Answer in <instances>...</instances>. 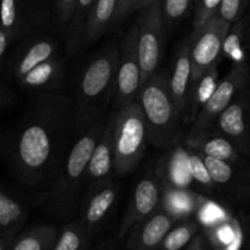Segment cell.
I'll return each mask as SVG.
<instances>
[{"label": "cell", "instance_id": "21", "mask_svg": "<svg viewBox=\"0 0 250 250\" xmlns=\"http://www.w3.org/2000/svg\"><path fill=\"white\" fill-rule=\"evenodd\" d=\"M204 199L195 193L186 190V188H177L172 186H166L163 193L161 207L176 220L185 219L192 212H198Z\"/></svg>", "mask_w": 250, "mask_h": 250}, {"label": "cell", "instance_id": "6", "mask_svg": "<svg viewBox=\"0 0 250 250\" xmlns=\"http://www.w3.org/2000/svg\"><path fill=\"white\" fill-rule=\"evenodd\" d=\"M250 87V70L244 61L236 62L226 77L219 82L210 99L203 105L193 120L187 137L197 136L214 126L220 115L243 90Z\"/></svg>", "mask_w": 250, "mask_h": 250}, {"label": "cell", "instance_id": "1", "mask_svg": "<svg viewBox=\"0 0 250 250\" xmlns=\"http://www.w3.org/2000/svg\"><path fill=\"white\" fill-rule=\"evenodd\" d=\"M70 134H76L75 100L54 92L34 95L5 144L9 166L17 180L39 187L56 177Z\"/></svg>", "mask_w": 250, "mask_h": 250}, {"label": "cell", "instance_id": "16", "mask_svg": "<svg viewBox=\"0 0 250 250\" xmlns=\"http://www.w3.org/2000/svg\"><path fill=\"white\" fill-rule=\"evenodd\" d=\"M170 90L173 100L187 122L189 93L192 85V59H190V38L186 39L178 48L173 60L172 71L168 76Z\"/></svg>", "mask_w": 250, "mask_h": 250}, {"label": "cell", "instance_id": "12", "mask_svg": "<svg viewBox=\"0 0 250 250\" xmlns=\"http://www.w3.org/2000/svg\"><path fill=\"white\" fill-rule=\"evenodd\" d=\"M117 186L111 177L89 183L82 204L83 226L94 233L106 220L117 199Z\"/></svg>", "mask_w": 250, "mask_h": 250}, {"label": "cell", "instance_id": "23", "mask_svg": "<svg viewBox=\"0 0 250 250\" xmlns=\"http://www.w3.org/2000/svg\"><path fill=\"white\" fill-rule=\"evenodd\" d=\"M97 0H78L75 15L66 32V46L71 55L81 50L85 43L88 21Z\"/></svg>", "mask_w": 250, "mask_h": 250}, {"label": "cell", "instance_id": "38", "mask_svg": "<svg viewBox=\"0 0 250 250\" xmlns=\"http://www.w3.org/2000/svg\"><path fill=\"white\" fill-rule=\"evenodd\" d=\"M199 1H200V0H193V2H194L195 5H198V4H199Z\"/></svg>", "mask_w": 250, "mask_h": 250}, {"label": "cell", "instance_id": "18", "mask_svg": "<svg viewBox=\"0 0 250 250\" xmlns=\"http://www.w3.org/2000/svg\"><path fill=\"white\" fill-rule=\"evenodd\" d=\"M186 146L188 149H192L202 155L220 160L241 163L248 159L242 155L234 144L219 129L215 132L210 128L197 136L186 137Z\"/></svg>", "mask_w": 250, "mask_h": 250}, {"label": "cell", "instance_id": "11", "mask_svg": "<svg viewBox=\"0 0 250 250\" xmlns=\"http://www.w3.org/2000/svg\"><path fill=\"white\" fill-rule=\"evenodd\" d=\"M216 124L217 129L234 144L239 153L250 159V87L220 115Z\"/></svg>", "mask_w": 250, "mask_h": 250}, {"label": "cell", "instance_id": "8", "mask_svg": "<svg viewBox=\"0 0 250 250\" xmlns=\"http://www.w3.org/2000/svg\"><path fill=\"white\" fill-rule=\"evenodd\" d=\"M138 24H132L120 44L114 104L117 109L136 102L142 89V67L138 50Z\"/></svg>", "mask_w": 250, "mask_h": 250}, {"label": "cell", "instance_id": "36", "mask_svg": "<svg viewBox=\"0 0 250 250\" xmlns=\"http://www.w3.org/2000/svg\"><path fill=\"white\" fill-rule=\"evenodd\" d=\"M158 2H161V0H138L136 5V10L142 11V10L146 9V7L151 6L154 4H158Z\"/></svg>", "mask_w": 250, "mask_h": 250}, {"label": "cell", "instance_id": "26", "mask_svg": "<svg viewBox=\"0 0 250 250\" xmlns=\"http://www.w3.org/2000/svg\"><path fill=\"white\" fill-rule=\"evenodd\" d=\"M90 236L81 221L70 224L59 232L53 250H88Z\"/></svg>", "mask_w": 250, "mask_h": 250}, {"label": "cell", "instance_id": "30", "mask_svg": "<svg viewBox=\"0 0 250 250\" xmlns=\"http://www.w3.org/2000/svg\"><path fill=\"white\" fill-rule=\"evenodd\" d=\"M222 0H200L195 10L194 20H193V27L194 29L200 28L204 26L210 19L219 14L220 6Z\"/></svg>", "mask_w": 250, "mask_h": 250}, {"label": "cell", "instance_id": "32", "mask_svg": "<svg viewBox=\"0 0 250 250\" xmlns=\"http://www.w3.org/2000/svg\"><path fill=\"white\" fill-rule=\"evenodd\" d=\"M248 0H222L219 14L231 23H236L242 17Z\"/></svg>", "mask_w": 250, "mask_h": 250}, {"label": "cell", "instance_id": "24", "mask_svg": "<svg viewBox=\"0 0 250 250\" xmlns=\"http://www.w3.org/2000/svg\"><path fill=\"white\" fill-rule=\"evenodd\" d=\"M1 28L14 42L27 33L28 27L23 0H1Z\"/></svg>", "mask_w": 250, "mask_h": 250}, {"label": "cell", "instance_id": "15", "mask_svg": "<svg viewBox=\"0 0 250 250\" xmlns=\"http://www.w3.org/2000/svg\"><path fill=\"white\" fill-rule=\"evenodd\" d=\"M176 219L160 205L131 229L127 250H156L172 229Z\"/></svg>", "mask_w": 250, "mask_h": 250}, {"label": "cell", "instance_id": "37", "mask_svg": "<svg viewBox=\"0 0 250 250\" xmlns=\"http://www.w3.org/2000/svg\"><path fill=\"white\" fill-rule=\"evenodd\" d=\"M214 250H229L227 247H221V246H214Z\"/></svg>", "mask_w": 250, "mask_h": 250}, {"label": "cell", "instance_id": "27", "mask_svg": "<svg viewBox=\"0 0 250 250\" xmlns=\"http://www.w3.org/2000/svg\"><path fill=\"white\" fill-rule=\"evenodd\" d=\"M199 225L197 221H185L171 229L167 236L163 241L160 250H181L194 239L197 236Z\"/></svg>", "mask_w": 250, "mask_h": 250}, {"label": "cell", "instance_id": "20", "mask_svg": "<svg viewBox=\"0 0 250 250\" xmlns=\"http://www.w3.org/2000/svg\"><path fill=\"white\" fill-rule=\"evenodd\" d=\"M65 61L59 56L49 59L29 71L17 82L21 88L32 92H54L65 81Z\"/></svg>", "mask_w": 250, "mask_h": 250}, {"label": "cell", "instance_id": "34", "mask_svg": "<svg viewBox=\"0 0 250 250\" xmlns=\"http://www.w3.org/2000/svg\"><path fill=\"white\" fill-rule=\"evenodd\" d=\"M14 43L11 37L6 33L2 28H0V60H1V67L2 70L5 68L7 63V59L10 58V46Z\"/></svg>", "mask_w": 250, "mask_h": 250}, {"label": "cell", "instance_id": "9", "mask_svg": "<svg viewBox=\"0 0 250 250\" xmlns=\"http://www.w3.org/2000/svg\"><path fill=\"white\" fill-rule=\"evenodd\" d=\"M137 24L139 28L138 50L142 67V87L149 78L158 72L159 65L163 59L164 33L165 20L161 2L154 4L142 10Z\"/></svg>", "mask_w": 250, "mask_h": 250}, {"label": "cell", "instance_id": "25", "mask_svg": "<svg viewBox=\"0 0 250 250\" xmlns=\"http://www.w3.org/2000/svg\"><path fill=\"white\" fill-rule=\"evenodd\" d=\"M58 231L53 226H38L15 239L9 250H53Z\"/></svg>", "mask_w": 250, "mask_h": 250}, {"label": "cell", "instance_id": "31", "mask_svg": "<svg viewBox=\"0 0 250 250\" xmlns=\"http://www.w3.org/2000/svg\"><path fill=\"white\" fill-rule=\"evenodd\" d=\"M77 1L78 0H55L56 19H58L59 26L63 32H67L71 20L77 7Z\"/></svg>", "mask_w": 250, "mask_h": 250}, {"label": "cell", "instance_id": "5", "mask_svg": "<svg viewBox=\"0 0 250 250\" xmlns=\"http://www.w3.org/2000/svg\"><path fill=\"white\" fill-rule=\"evenodd\" d=\"M149 143L148 125L139 100L117 109L114 128V172L117 176L131 173L143 159Z\"/></svg>", "mask_w": 250, "mask_h": 250}, {"label": "cell", "instance_id": "3", "mask_svg": "<svg viewBox=\"0 0 250 250\" xmlns=\"http://www.w3.org/2000/svg\"><path fill=\"white\" fill-rule=\"evenodd\" d=\"M138 100L148 125L150 143L163 150L175 148L182 139L186 121L171 94L168 76L154 73L142 87Z\"/></svg>", "mask_w": 250, "mask_h": 250}, {"label": "cell", "instance_id": "13", "mask_svg": "<svg viewBox=\"0 0 250 250\" xmlns=\"http://www.w3.org/2000/svg\"><path fill=\"white\" fill-rule=\"evenodd\" d=\"M204 160L216 187L229 192L236 199H243L250 194V165L246 160L233 163L209 156H204Z\"/></svg>", "mask_w": 250, "mask_h": 250}, {"label": "cell", "instance_id": "19", "mask_svg": "<svg viewBox=\"0 0 250 250\" xmlns=\"http://www.w3.org/2000/svg\"><path fill=\"white\" fill-rule=\"evenodd\" d=\"M116 111L106 116L104 131L100 136L99 142L95 146L88 167V182L109 178L112 171H115V149H114V128Z\"/></svg>", "mask_w": 250, "mask_h": 250}, {"label": "cell", "instance_id": "35", "mask_svg": "<svg viewBox=\"0 0 250 250\" xmlns=\"http://www.w3.org/2000/svg\"><path fill=\"white\" fill-rule=\"evenodd\" d=\"M186 250H207V239L202 234H197Z\"/></svg>", "mask_w": 250, "mask_h": 250}, {"label": "cell", "instance_id": "17", "mask_svg": "<svg viewBox=\"0 0 250 250\" xmlns=\"http://www.w3.org/2000/svg\"><path fill=\"white\" fill-rule=\"evenodd\" d=\"M27 216L26 204L17 199L14 193L2 188L0 190V250H9Z\"/></svg>", "mask_w": 250, "mask_h": 250}, {"label": "cell", "instance_id": "4", "mask_svg": "<svg viewBox=\"0 0 250 250\" xmlns=\"http://www.w3.org/2000/svg\"><path fill=\"white\" fill-rule=\"evenodd\" d=\"M106 117H100L85 132L81 134L68 151L65 164L61 166L54 187L48 197L49 207L59 216L72 214L77 205L78 193L83 181L87 178L88 167L95 146L105 127Z\"/></svg>", "mask_w": 250, "mask_h": 250}, {"label": "cell", "instance_id": "33", "mask_svg": "<svg viewBox=\"0 0 250 250\" xmlns=\"http://www.w3.org/2000/svg\"><path fill=\"white\" fill-rule=\"evenodd\" d=\"M137 1H138V0H119L116 15H115V20H114V24H112V27H116L117 24L124 22L125 19H126V17L128 16L133 10H136Z\"/></svg>", "mask_w": 250, "mask_h": 250}, {"label": "cell", "instance_id": "2", "mask_svg": "<svg viewBox=\"0 0 250 250\" xmlns=\"http://www.w3.org/2000/svg\"><path fill=\"white\" fill-rule=\"evenodd\" d=\"M119 46L109 45L100 50L81 73L75 97V131L82 134L114 99L116 89Z\"/></svg>", "mask_w": 250, "mask_h": 250}, {"label": "cell", "instance_id": "14", "mask_svg": "<svg viewBox=\"0 0 250 250\" xmlns=\"http://www.w3.org/2000/svg\"><path fill=\"white\" fill-rule=\"evenodd\" d=\"M58 49V42L51 37H36L28 39L15 51L12 58L7 60V68L11 72L12 78L19 82L34 67L54 58Z\"/></svg>", "mask_w": 250, "mask_h": 250}, {"label": "cell", "instance_id": "22", "mask_svg": "<svg viewBox=\"0 0 250 250\" xmlns=\"http://www.w3.org/2000/svg\"><path fill=\"white\" fill-rule=\"evenodd\" d=\"M119 0H97L88 21L84 45L94 43L112 27Z\"/></svg>", "mask_w": 250, "mask_h": 250}, {"label": "cell", "instance_id": "28", "mask_svg": "<svg viewBox=\"0 0 250 250\" xmlns=\"http://www.w3.org/2000/svg\"><path fill=\"white\" fill-rule=\"evenodd\" d=\"M187 166L189 175L192 180L197 181L202 187L204 188H214L216 187L210 176L208 166L205 164L204 156L197 151L189 149V153H187Z\"/></svg>", "mask_w": 250, "mask_h": 250}, {"label": "cell", "instance_id": "7", "mask_svg": "<svg viewBox=\"0 0 250 250\" xmlns=\"http://www.w3.org/2000/svg\"><path fill=\"white\" fill-rule=\"evenodd\" d=\"M231 26V22L220 16V14H216L204 26L193 31L189 37L192 84H194L208 70L217 65Z\"/></svg>", "mask_w": 250, "mask_h": 250}, {"label": "cell", "instance_id": "10", "mask_svg": "<svg viewBox=\"0 0 250 250\" xmlns=\"http://www.w3.org/2000/svg\"><path fill=\"white\" fill-rule=\"evenodd\" d=\"M163 180L160 176L148 173L134 188L131 203L119 229V239H122L138 222L158 210L163 200Z\"/></svg>", "mask_w": 250, "mask_h": 250}, {"label": "cell", "instance_id": "29", "mask_svg": "<svg viewBox=\"0 0 250 250\" xmlns=\"http://www.w3.org/2000/svg\"><path fill=\"white\" fill-rule=\"evenodd\" d=\"M192 0H164L163 14L166 26L172 27L187 14Z\"/></svg>", "mask_w": 250, "mask_h": 250}]
</instances>
